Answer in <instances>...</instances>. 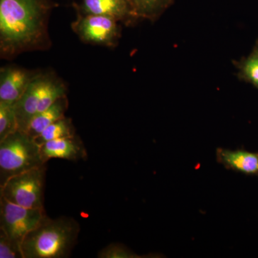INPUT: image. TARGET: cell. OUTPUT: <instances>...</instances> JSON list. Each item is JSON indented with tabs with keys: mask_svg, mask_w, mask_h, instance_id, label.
I'll return each mask as SVG.
<instances>
[{
	"mask_svg": "<svg viewBox=\"0 0 258 258\" xmlns=\"http://www.w3.org/2000/svg\"><path fill=\"white\" fill-rule=\"evenodd\" d=\"M46 164L10 177L0 186V197L23 208L44 209Z\"/></svg>",
	"mask_w": 258,
	"mask_h": 258,
	"instance_id": "277c9868",
	"label": "cell"
},
{
	"mask_svg": "<svg viewBox=\"0 0 258 258\" xmlns=\"http://www.w3.org/2000/svg\"><path fill=\"white\" fill-rule=\"evenodd\" d=\"M46 81V78L42 76L32 78L25 93L15 103L18 130L26 132L30 120L37 114Z\"/></svg>",
	"mask_w": 258,
	"mask_h": 258,
	"instance_id": "52a82bcc",
	"label": "cell"
},
{
	"mask_svg": "<svg viewBox=\"0 0 258 258\" xmlns=\"http://www.w3.org/2000/svg\"><path fill=\"white\" fill-rule=\"evenodd\" d=\"M46 216L45 210L23 208L0 197V230L20 246L25 236Z\"/></svg>",
	"mask_w": 258,
	"mask_h": 258,
	"instance_id": "5b68a950",
	"label": "cell"
},
{
	"mask_svg": "<svg viewBox=\"0 0 258 258\" xmlns=\"http://www.w3.org/2000/svg\"><path fill=\"white\" fill-rule=\"evenodd\" d=\"M64 96H66V88L60 82L47 79L40 98L37 113L47 109L56 101Z\"/></svg>",
	"mask_w": 258,
	"mask_h": 258,
	"instance_id": "e0dca14e",
	"label": "cell"
},
{
	"mask_svg": "<svg viewBox=\"0 0 258 258\" xmlns=\"http://www.w3.org/2000/svg\"><path fill=\"white\" fill-rule=\"evenodd\" d=\"M135 19L154 21L159 18L174 0H126Z\"/></svg>",
	"mask_w": 258,
	"mask_h": 258,
	"instance_id": "4fadbf2b",
	"label": "cell"
},
{
	"mask_svg": "<svg viewBox=\"0 0 258 258\" xmlns=\"http://www.w3.org/2000/svg\"><path fill=\"white\" fill-rule=\"evenodd\" d=\"M217 161L226 169L243 173L247 175L258 176V152L245 150L232 151L218 148Z\"/></svg>",
	"mask_w": 258,
	"mask_h": 258,
	"instance_id": "30bf717a",
	"label": "cell"
},
{
	"mask_svg": "<svg viewBox=\"0 0 258 258\" xmlns=\"http://www.w3.org/2000/svg\"><path fill=\"white\" fill-rule=\"evenodd\" d=\"M73 28L83 41L112 46L118 40L117 20L103 15H86L78 19Z\"/></svg>",
	"mask_w": 258,
	"mask_h": 258,
	"instance_id": "8992f818",
	"label": "cell"
},
{
	"mask_svg": "<svg viewBox=\"0 0 258 258\" xmlns=\"http://www.w3.org/2000/svg\"><path fill=\"white\" fill-rule=\"evenodd\" d=\"M32 79L26 71L15 68L2 70L0 101L15 104L28 88Z\"/></svg>",
	"mask_w": 258,
	"mask_h": 258,
	"instance_id": "9c48e42d",
	"label": "cell"
},
{
	"mask_svg": "<svg viewBox=\"0 0 258 258\" xmlns=\"http://www.w3.org/2000/svg\"><path fill=\"white\" fill-rule=\"evenodd\" d=\"M80 225L73 217H45L25 236L21 249L24 258L69 257L79 238Z\"/></svg>",
	"mask_w": 258,
	"mask_h": 258,
	"instance_id": "7a4b0ae2",
	"label": "cell"
},
{
	"mask_svg": "<svg viewBox=\"0 0 258 258\" xmlns=\"http://www.w3.org/2000/svg\"><path fill=\"white\" fill-rule=\"evenodd\" d=\"M0 258H24L21 246L0 230Z\"/></svg>",
	"mask_w": 258,
	"mask_h": 258,
	"instance_id": "ac0fdd59",
	"label": "cell"
},
{
	"mask_svg": "<svg viewBox=\"0 0 258 258\" xmlns=\"http://www.w3.org/2000/svg\"><path fill=\"white\" fill-rule=\"evenodd\" d=\"M18 130L15 104L0 101V141Z\"/></svg>",
	"mask_w": 258,
	"mask_h": 258,
	"instance_id": "2e32d148",
	"label": "cell"
},
{
	"mask_svg": "<svg viewBox=\"0 0 258 258\" xmlns=\"http://www.w3.org/2000/svg\"><path fill=\"white\" fill-rule=\"evenodd\" d=\"M46 164L33 137L18 130L0 141V186L12 176Z\"/></svg>",
	"mask_w": 258,
	"mask_h": 258,
	"instance_id": "3957f363",
	"label": "cell"
},
{
	"mask_svg": "<svg viewBox=\"0 0 258 258\" xmlns=\"http://www.w3.org/2000/svg\"><path fill=\"white\" fill-rule=\"evenodd\" d=\"M233 62L237 70L238 79L250 83L258 90V40L248 55Z\"/></svg>",
	"mask_w": 258,
	"mask_h": 258,
	"instance_id": "5bb4252c",
	"label": "cell"
},
{
	"mask_svg": "<svg viewBox=\"0 0 258 258\" xmlns=\"http://www.w3.org/2000/svg\"><path fill=\"white\" fill-rule=\"evenodd\" d=\"M74 136H75V130L71 120L64 117L47 126L43 132L35 137L34 139L39 146H41L42 144L49 141L74 137Z\"/></svg>",
	"mask_w": 258,
	"mask_h": 258,
	"instance_id": "9a60e30c",
	"label": "cell"
},
{
	"mask_svg": "<svg viewBox=\"0 0 258 258\" xmlns=\"http://www.w3.org/2000/svg\"><path fill=\"white\" fill-rule=\"evenodd\" d=\"M67 108V98L64 96L47 109L37 113L30 120L25 132L35 138L54 122L64 118Z\"/></svg>",
	"mask_w": 258,
	"mask_h": 258,
	"instance_id": "7c38bea8",
	"label": "cell"
},
{
	"mask_svg": "<svg viewBox=\"0 0 258 258\" xmlns=\"http://www.w3.org/2000/svg\"><path fill=\"white\" fill-rule=\"evenodd\" d=\"M40 155L44 162L51 159L78 161L87 158V152L82 141L76 135L49 141L40 146Z\"/></svg>",
	"mask_w": 258,
	"mask_h": 258,
	"instance_id": "ba28073f",
	"label": "cell"
},
{
	"mask_svg": "<svg viewBox=\"0 0 258 258\" xmlns=\"http://www.w3.org/2000/svg\"><path fill=\"white\" fill-rule=\"evenodd\" d=\"M50 9L47 0H0L2 52L13 55L43 38Z\"/></svg>",
	"mask_w": 258,
	"mask_h": 258,
	"instance_id": "6da1fadb",
	"label": "cell"
},
{
	"mask_svg": "<svg viewBox=\"0 0 258 258\" xmlns=\"http://www.w3.org/2000/svg\"><path fill=\"white\" fill-rule=\"evenodd\" d=\"M98 258H137L142 257L134 253L128 247L120 243H111L102 249L98 253Z\"/></svg>",
	"mask_w": 258,
	"mask_h": 258,
	"instance_id": "d6986e66",
	"label": "cell"
},
{
	"mask_svg": "<svg viewBox=\"0 0 258 258\" xmlns=\"http://www.w3.org/2000/svg\"><path fill=\"white\" fill-rule=\"evenodd\" d=\"M82 8L86 15L111 17L117 21L135 19L126 0H82Z\"/></svg>",
	"mask_w": 258,
	"mask_h": 258,
	"instance_id": "8fae6325",
	"label": "cell"
}]
</instances>
